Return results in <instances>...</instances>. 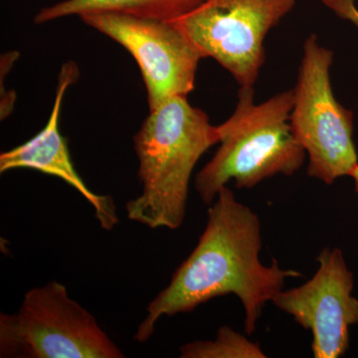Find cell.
<instances>
[{"label":"cell","mask_w":358,"mask_h":358,"mask_svg":"<svg viewBox=\"0 0 358 358\" xmlns=\"http://www.w3.org/2000/svg\"><path fill=\"white\" fill-rule=\"evenodd\" d=\"M262 244L258 215L224 186L209 205L199 243L176 268L169 286L148 303L134 341L145 343L152 338L162 317L193 312L230 294L241 301L245 333L252 336L266 303L282 291L286 280L303 277L298 271L284 270L275 259L272 265H264Z\"/></svg>","instance_id":"obj_1"},{"label":"cell","mask_w":358,"mask_h":358,"mask_svg":"<svg viewBox=\"0 0 358 358\" xmlns=\"http://www.w3.org/2000/svg\"><path fill=\"white\" fill-rule=\"evenodd\" d=\"M317 262L312 279L296 288L282 289L272 303L312 333L313 357L338 358L350 348V327L358 324L353 274L341 249L322 250Z\"/></svg>","instance_id":"obj_8"},{"label":"cell","mask_w":358,"mask_h":358,"mask_svg":"<svg viewBox=\"0 0 358 358\" xmlns=\"http://www.w3.org/2000/svg\"><path fill=\"white\" fill-rule=\"evenodd\" d=\"M333 60L334 52L320 46L317 35L308 36L289 117L294 136L308 157V176L327 185L350 176L358 166L352 112L339 103L331 87Z\"/></svg>","instance_id":"obj_5"},{"label":"cell","mask_w":358,"mask_h":358,"mask_svg":"<svg viewBox=\"0 0 358 358\" xmlns=\"http://www.w3.org/2000/svg\"><path fill=\"white\" fill-rule=\"evenodd\" d=\"M350 178H352L353 181H355V192L358 194V166L353 169L352 174H350Z\"/></svg>","instance_id":"obj_13"},{"label":"cell","mask_w":358,"mask_h":358,"mask_svg":"<svg viewBox=\"0 0 358 358\" xmlns=\"http://www.w3.org/2000/svg\"><path fill=\"white\" fill-rule=\"evenodd\" d=\"M0 357L122 358L91 313L56 281L29 289L20 310L0 315Z\"/></svg>","instance_id":"obj_4"},{"label":"cell","mask_w":358,"mask_h":358,"mask_svg":"<svg viewBox=\"0 0 358 358\" xmlns=\"http://www.w3.org/2000/svg\"><path fill=\"white\" fill-rule=\"evenodd\" d=\"M205 0H65L41 9L35 22H48L66 16L95 13H119L164 21H173L197 8Z\"/></svg>","instance_id":"obj_10"},{"label":"cell","mask_w":358,"mask_h":358,"mask_svg":"<svg viewBox=\"0 0 358 358\" xmlns=\"http://www.w3.org/2000/svg\"><path fill=\"white\" fill-rule=\"evenodd\" d=\"M79 76L76 64L62 66L53 110L46 126L31 140L0 155V173L17 169H29L55 176L77 190L93 207L96 220L105 230H112L119 223L115 201L110 195L96 194L79 176L68 148L67 141L59 129L61 108L68 87Z\"/></svg>","instance_id":"obj_9"},{"label":"cell","mask_w":358,"mask_h":358,"mask_svg":"<svg viewBox=\"0 0 358 358\" xmlns=\"http://www.w3.org/2000/svg\"><path fill=\"white\" fill-rule=\"evenodd\" d=\"M296 0H205L171 21L201 51L234 77L254 87L265 61L264 41Z\"/></svg>","instance_id":"obj_6"},{"label":"cell","mask_w":358,"mask_h":358,"mask_svg":"<svg viewBox=\"0 0 358 358\" xmlns=\"http://www.w3.org/2000/svg\"><path fill=\"white\" fill-rule=\"evenodd\" d=\"M294 89L256 103L254 87H241L234 112L217 126L215 155L195 178V189L205 205L234 181L238 188H253L265 179L291 176L303 166L306 150L296 140L289 117Z\"/></svg>","instance_id":"obj_3"},{"label":"cell","mask_w":358,"mask_h":358,"mask_svg":"<svg viewBox=\"0 0 358 358\" xmlns=\"http://www.w3.org/2000/svg\"><path fill=\"white\" fill-rule=\"evenodd\" d=\"M84 23L122 45L140 67L150 110L194 90L201 51L171 21L119 13L80 16Z\"/></svg>","instance_id":"obj_7"},{"label":"cell","mask_w":358,"mask_h":358,"mask_svg":"<svg viewBox=\"0 0 358 358\" xmlns=\"http://www.w3.org/2000/svg\"><path fill=\"white\" fill-rule=\"evenodd\" d=\"M134 143L143 190L127 203L128 218L150 229H178L185 218L193 169L219 143L217 126L187 96H174L150 110Z\"/></svg>","instance_id":"obj_2"},{"label":"cell","mask_w":358,"mask_h":358,"mask_svg":"<svg viewBox=\"0 0 358 358\" xmlns=\"http://www.w3.org/2000/svg\"><path fill=\"white\" fill-rule=\"evenodd\" d=\"M338 17L350 21L358 28V8L355 0H322Z\"/></svg>","instance_id":"obj_12"},{"label":"cell","mask_w":358,"mask_h":358,"mask_svg":"<svg viewBox=\"0 0 358 358\" xmlns=\"http://www.w3.org/2000/svg\"><path fill=\"white\" fill-rule=\"evenodd\" d=\"M181 358H266L260 345L230 327L218 329L213 341H196L179 348Z\"/></svg>","instance_id":"obj_11"}]
</instances>
